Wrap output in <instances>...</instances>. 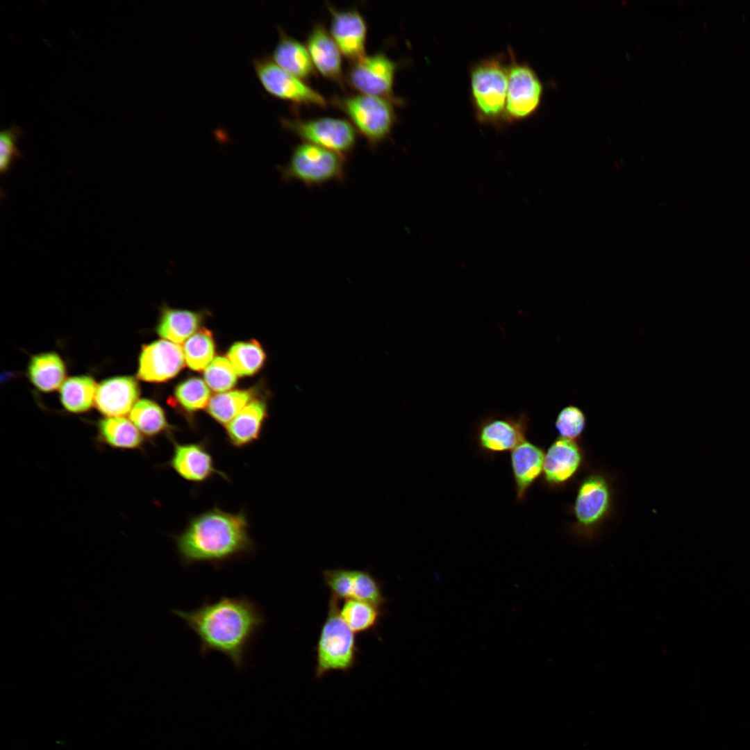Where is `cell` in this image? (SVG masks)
Returning <instances> with one entry per match:
<instances>
[{"mask_svg":"<svg viewBox=\"0 0 750 750\" xmlns=\"http://www.w3.org/2000/svg\"><path fill=\"white\" fill-rule=\"evenodd\" d=\"M174 395L178 404L188 413L203 408L210 399L208 386L203 380L197 377L188 378L178 384Z\"/></svg>","mask_w":750,"mask_h":750,"instance_id":"4dcf8cb0","label":"cell"},{"mask_svg":"<svg viewBox=\"0 0 750 750\" xmlns=\"http://www.w3.org/2000/svg\"><path fill=\"white\" fill-rule=\"evenodd\" d=\"M306 47L315 68L326 78L342 85L341 51L323 24H316L312 28L307 36Z\"/></svg>","mask_w":750,"mask_h":750,"instance_id":"ac0fdd59","label":"cell"},{"mask_svg":"<svg viewBox=\"0 0 750 750\" xmlns=\"http://www.w3.org/2000/svg\"><path fill=\"white\" fill-rule=\"evenodd\" d=\"M140 387L130 376H117L102 381L97 385L95 406L106 417H123L138 401Z\"/></svg>","mask_w":750,"mask_h":750,"instance_id":"e0dca14e","label":"cell"},{"mask_svg":"<svg viewBox=\"0 0 750 750\" xmlns=\"http://www.w3.org/2000/svg\"><path fill=\"white\" fill-rule=\"evenodd\" d=\"M509 52L508 82L506 95V123L525 119L538 108L543 93L542 84L533 68L517 61Z\"/></svg>","mask_w":750,"mask_h":750,"instance_id":"ba28073f","label":"cell"},{"mask_svg":"<svg viewBox=\"0 0 750 750\" xmlns=\"http://www.w3.org/2000/svg\"><path fill=\"white\" fill-rule=\"evenodd\" d=\"M199 313L189 310L165 309L156 327L157 333L174 343H181L192 335L201 324Z\"/></svg>","mask_w":750,"mask_h":750,"instance_id":"d4e9b609","label":"cell"},{"mask_svg":"<svg viewBox=\"0 0 750 750\" xmlns=\"http://www.w3.org/2000/svg\"><path fill=\"white\" fill-rule=\"evenodd\" d=\"M382 608L374 604L349 599L340 608V615L355 633H361L375 627L383 615Z\"/></svg>","mask_w":750,"mask_h":750,"instance_id":"4316f807","label":"cell"},{"mask_svg":"<svg viewBox=\"0 0 750 750\" xmlns=\"http://www.w3.org/2000/svg\"><path fill=\"white\" fill-rule=\"evenodd\" d=\"M215 344L212 333L203 328L185 342L183 352L188 367L195 371L203 369L213 360Z\"/></svg>","mask_w":750,"mask_h":750,"instance_id":"f546056e","label":"cell"},{"mask_svg":"<svg viewBox=\"0 0 750 750\" xmlns=\"http://www.w3.org/2000/svg\"><path fill=\"white\" fill-rule=\"evenodd\" d=\"M129 419L147 437L155 438L171 433L172 426L165 411L152 400L142 399L138 401L129 412Z\"/></svg>","mask_w":750,"mask_h":750,"instance_id":"484cf974","label":"cell"},{"mask_svg":"<svg viewBox=\"0 0 750 750\" xmlns=\"http://www.w3.org/2000/svg\"><path fill=\"white\" fill-rule=\"evenodd\" d=\"M472 106L479 122L499 126L506 123L508 60L496 56L476 62L470 71Z\"/></svg>","mask_w":750,"mask_h":750,"instance_id":"3957f363","label":"cell"},{"mask_svg":"<svg viewBox=\"0 0 750 750\" xmlns=\"http://www.w3.org/2000/svg\"><path fill=\"white\" fill-rule=\"evenodd\" d=\"M612 492L608 479L595 472L585 477L578 487L573 506L577 529L593 533L609 515Z\"/></svg>","mask_w":750,"mask_h":750,"instance_id":"30bf717a","label":"cell"},{"mask_svg":"<svg viewBox=\"0 0 750 750\" xmlns=\"http://www.w3.org/2000/svg\"><path fill=\"white\" fill-rule=\"evenodd\" d=\"M333 103L347 115L372 147L381 143L390 134L396 119L392 101L360 93L335 97Z\"/></svg>","mask_w":750,"mask_h":750,"instance_id":"8992f818","label":"cell"},{"mask_svg":"<svg viewBox=\"0 0 750 750\" xmlns=\"http://www.w3.org/2000/svg\"><path fill=\"white\" fill-rule=\"evenodd\" d=\"M172 613L196 634L201 656L220 653L237 669L243 667L249 646L265 624L260 607L244 596L206 599L194 609H173Z\"/></svg>","mask_w":750,"mask_h":750,"instance_id":"6da1fadb","label":"cell"},{"mask_svg":"<svg viewBox=\"0 0 750 750\" xmlns=\"http://www.w3.org/2000/svg\"><path fill=\"white\" fill-rule=\"evenodd\" d=\"M353 569H327L322 576L325 585L330 590L331 596L338 599L351 598Z\"/></svg>","mask_w":750,"mask_h":750,"instance_id":"d590c367","label":"cell"},{"mask_svg":"<svg viewBox=\"0 0 750 750\" xmlns=\"http://www.w3.org/2000/svg\"><path fill=\"white\" fill-rule=\"evenodd\" d=\"M251 397L249 390L222 392L210 398L207 411L216 422L226 426L249 403Z\"/></svg>","mask_w":750,"mask_h":750,"instance_id":"f1b7e54d","label":"cell"},{"mask_svg":"<svg viewBox=\"0 0 750 750\" xmlns=\"http://www.w3.org/2000/svg\"><path fill=\"white\" fill-rule=\"evenodd\" d=\"M328 9L330 34L341 53L351 62L365 56L367 27L361 13L356 8L341 10L329 6Z\"/></svg>","mask_w":750,"mask_h":750,"instance_id":"5bb4252c","label":"cell"},{"mask_svg":"<svg viewBox=\"0 0 750 750\" xmlns=\"http://www.w3.org/2000/svg\"><path fill=\"white\" fill-rule=\"evenodd\" d=\"M253 62L258 78L270 94L294 104L327 106V100L321 93L269 58H256Z\"/></svg>","mask_w":750,"mask_h":750,"instance_id":"8fae6325","label":"cell"},{"mask_svg":"<svg viewBox=\"0 0 750 750\" xmlns=\"http://www.w3.org/2000/svg\"><path fill=\"white\" fill-rule=\"evenodd\" d=\"M583 462L581 448L574 440L559 437L549 447L544 456L543 481L557 488L569 481Z\"/></svg>","mask_w":750,"mask_h":750,"instance_id":"2e32d148","label":"cell"},{"mask_svg":"<svg viewBox=\"0 0 750 750\" xmlns=\"http://www.w3.org/2000/svg\"><path fill=\"white\" fill-rule=\"evenodd\" d=\"M173 452L167 462L179 476L193 483H202L219 475L227 479L215 465L212 455L204 442L178 443L174 440Z\"/></svg>","mask_w":750,"mask_h":750,"instance_id":"9a60e30c","label":"cell"},{"mask_svg":"<svg viewBox=\"0 0 750 750\" xmlns=\"http://www.w3.org/2000/svg\"><path fill=\"white\" fill-rule=\"evenodd\" d=\"M99 440L104 444L120 449H140L144 444L141 432L133 423L124 417H106L97 424Z\"/></svg>","mask_w":750,"mask_h":750,"instance_id":"603a6c76","label":"cell"},{"mask_svg":"<svg viewBox=\"0 0 750 750\" xmlns=\"http://www.w3.org/2000/svg\"><path fill=\"white\" fill-rule=\"evenodd\" d=\"M272 56L277 65L302 80L315 74V67L306 46L281 29Z\"/></svg>","mask_w":750,"mask_h":750,"instance_id":"44dd1931","label":"cell"},{"mask_svg":"<svg viewBox=\"0 0 750 750\" xmlns=\"http://www.w3.org/2000/svg\"><path fill=\"white\" fill-rule=\"evenodd\" d=\"M397 63L383 52L365 55L351 62L345 78L360 94L384 97L399 103L393 94Z\"/></svg>","mask_w":750,"mask_h":750,"instance_id":"9c48e42d","label":"cell"},{"mask_svg":"<svg viewBox=\"0 0 750 750\" xmlns=\"http://www.w3.org/2000/svg\"><path fill=\"white\" fill-rule=\"evenodd\" d=\"M278 169L285 183L299 181L308 188L343 182L346 178L344 157L306 142L295 146L288 162Z\"/></svg>","mask_w":750,"mask_h":750,"instance_id":"5b68a950","label":"cell"},{"mask_svg":"<svg viewBox=\"0 0 750 750\" xmlns=\"http://www.w3.org/2000/svg\"><path fill=\"white\" fill-rule=\"evenodd\" d=\"M227 358L238 375L251 376L262 367L266 354L260 344L251 340L234 343L228 351Z\"/></svg>","mask_w":750,"mask_h":750,"instance_id":"83f0119b","label":"cell"},{"mask_svg":"<svg viewBox=\"0 0 750 750\" xmlns=\"http://www.w3.org/2000/svg\"><path fill=\"white\" fill-rule=\"evenodd\" d=\"M267 417L266 404L259 400L250 401L226 426L228 442L241 448L259 439Z\"/></svg>","mask_w":750,"mask_h":750,"instance_id":"ffe728a7","label":"cell"},{"mask_svg":"<svg viewBox=\"0 0 750 750\" xmlns=\"http://www.w3.org/2000/svg\"><path fill=\"white\" fill-rule=\"evenodd\" d=\"M339 610V599L331 596L315 648L317 679L333 670L347 672L356 665L358 649L355 633L341 618Z\"/></svg>","mask_w":750,"mask_h":750,"instance_id":"277c9868","label":"cell"},{"mask_svg":"<svg viewBox=\"0 0 750 750\" xmlns=\"http://www.w3.org/2000/svg\"><path fill=\"white\" fill-rule=\"evenodd\" d=\"M586 424L583 411L578 406L568 405L558 414L555 427L560 438L574 440L579 438Z\"/></svg>","mask_w":750,"mask_h":750,"instance_id":"836d02e7","label":"cell"},{"mask_svg":"<svg viewBox=\"0 0 750 750\" xmlns=\"http://www.w3.org/2000/svg\"><path fill=\"white\" fill-rule=\"evenodd\" d=\"M173 538L184 566L208 563L218 569L255 550L245 513L229 512L217 507L192 517Z\"/></svg>","mask_w":750,"mask_h":750,"instance_id":"7a4b0ae2","label":"cell"},{"mask_svg":"<svg viewBox=\"0 0 750 750\" xmlns=\"http://www.w3.org/2000/svg\"><path fill=\"white\" fill-rule=\"evenodd\" d=\"M382 608L387 602L378 580L367 569H353L351 598Z\"/></svg>","mask_w":750,"mask_h":750,"instance_id":"1f68e13d","label":"cell"},{"mask_svg":"<svg viewBox=\"0 0 750 750\" xmlns=\"http://www.w3.org/2000/svg\"><path fill=\"white\" fill-rule=\"evenodd\" d=\"M510 455V464L518 501H524L528 491L543 472L545 453L526 439Z\"/></svg>","mask_w":750,"mask_h":750,"instance_id":"d6986e66","label":"cell"},{"mask_svg":"<svg viewBox=\"0 0 750 750\" xmlns=\"http://www.w3.org/2000/svg\"><path fill=\"white\" fill-rule=\"evenodd\" d=\"M529 422L524 412L517 415L485 417L479 422L476 433L479 449L489 455L512 451L526 439Z\"/></svg>","mask_w":750,"mask_h":750,"instance_id":"7c38bea8","label":"cell"},{"mask_svg":"<svg viewBox=\"0 0 750 750\" xmlns=\"http://www.w3.org/2000/svg\"><path fill=\"white\" fill-rule=\"evenodd\" d=\"M283 126L304 142L333 151L346 158L356 143V131L347 119L335 117L283 118Z\"/></svg>","mask_w":750,"mask_h":750,"instance_id":"52a82bcc","label":"cell"},{"mask_svg":"<svg viewBox=\"0 0 750 750\" xmlns=\"http://www.w3.org/2000/svg\"><path fill=\"white\" fill-rule=\"evenodd\" d=\"M185 362L184 352L179 344L165 340L154 341L141 349L138 378L151 383L166 381L177 375Z\"/></svg>","mask_w":750,"mask_h":750,"instance_id":"4fadbf2b","label":"cell"},{"mask_svg":"<svg viewBox=\"0 0 750 750\" xmlns=\"http://www.w3.org/2000/svg\"><path fill=\"white\" fill-rule=\"evenodd\" d=\"M66 365L56 352H42L33 355L28 363L27 376L38 390L51 392L65 381Z\"/></svg>","mask_w":750,"mask_h":750,"instance_id":"7402d4cb","label":"cell"},{"mask_svg":"<svg viewBox=\"0 0 750 750\" xmlns=\"http://www.w3.org/2000/svg\"><path fill=\"white\" fill-rule=\"evenodd\" d=\"M97 385L92 377L87 375L67 378L60 390V400L64 408L72 413H83L91 409L94 401Z\"/></svg>","mask_w":750,"mask_h":750,"instance_id":"cb8c5ba5","label":"cell"},{"mask_svg":"<svg viewBox=\"0 0 750 750\" xmlns=\"http://www.w3.org/2000/svg\"><path fill=\"white\" fill-rule=\"evenodd\" d=\"M237 375L228 358L218 356L207 366L203 377L208 387L212 390L225 392L235 385Z\"/></svg>","mask_w":750,"mask_h":750,"instance_id":"d6a6232c","label":"cell"},{"mask_svg":"<svg viewBox=\"0 0 750 750\" xmlns=\"http://www.w3.org/2000/svg\"><path fill=\"white\" fill-rule=\"evenodd\" d=\"M22 135V128L15 124H12L1 131L0 172L1 175L8 174L15 160L22 156L17 147V142Z\"/></svg>","mask_w":750,"mask_h":750,"instance_id":"e575fe53","label":"cell"}]
</instances>
